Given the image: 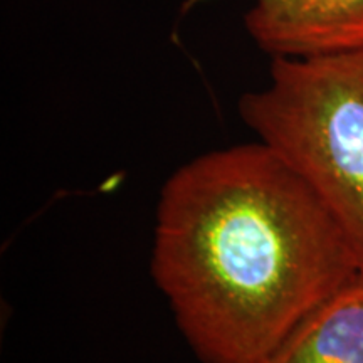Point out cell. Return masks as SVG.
<instances>
[{
    "label": "cell",
    "instance_id": "cell-4",
    "mask_svg": "<svg viewBox=\"0 0 363 363\" xmlns=\"http://www.w3.org/2000/svg\"><path fill=\"white\" fill-rule=\"evenodd\" d=\"M264 363H363V274L311 311Z\"/></svg>",
    "mask_w": 363,
    "mask_h": 363
},
{
    "label": "cell",
    "instance_id": "cell-1",
    "mask_svg": "<svg viewBox=\"0 0 363 363\" xmlns=\"http://www.w3.org/2000/svg\"><path fill=\"white\" fill-rule=\"evenodd\" d=\"M152 274L203 363H264L363 271L310 187L256 142L203 153L170 175Z\"/></svg>",
    "mask_w": 363,
    "mask_h": 363
},
{
    "label": "cell",
    "instance_id": "cell-3",
    "mask_svg": "<svg viewBox=\"0 0 363 363\" xmlns=\"http://www.w3.org/2000/svg\"><path fill=\"white\" fill-rule=\"evenodd\" d=\"M244 24L272 59L363 49V0H254Z\"/></svg>",
    "mask_w": 363,
    "mask_h": 363
},
{
    "label": "cell",
    "instance_id": "cell-2",
    "mask_svg": "<svg viewBox=\"0 0 363 363\" xmlns=\"http://www.w3.org/2000/svg\"><path fill=\"white\" fill-rule=\"evenodd\" d=\"M239 113L323 203L363 271V49L272 59Z\"/></svg>",
    "mask_w": 363,
    "mask_h": 363
}]
</instances>
